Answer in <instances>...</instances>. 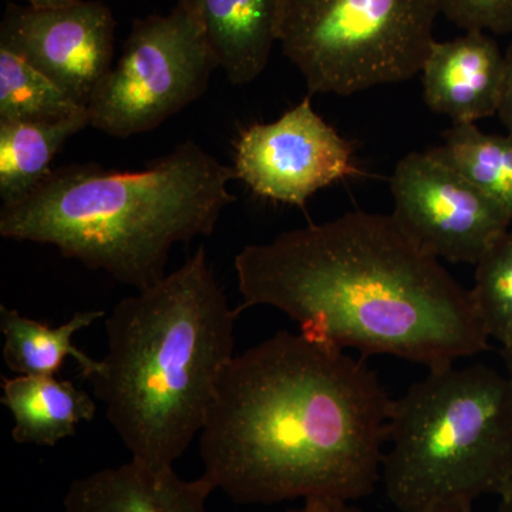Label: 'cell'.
Listing matches in <instances>:
<instances>
[{"label": "cell", "mask_w": 512, "mask_h": 512, "mask_svg": "<svg viewBox=\"0 0 512 512\" xmlns=\"http://www.w3.org/2000/svg\"><path fill=\"white\" fill-rule=\"evenodd\" d=\"M28 2L35 9H59L74 5L77 0H28Z\"/></svg>", "instance_id": "23"}, {"label": "cell", "mask_w": 512, "mask_h": 512, "mask_svg": "<svg viewBox=\"0 0 512 512\" xmlns=\"http://www.w3.org/2000/svg\"><path fill=\"white\" fill-rule=\"evenodd\" d=\"M238 180L194 141L138 171L96 163L52 170L22 200L3 204L0 235L52 245L66 258L137 292L163 281L171 249L210 237L237 201Z\"/></svg>", "instance_id": "4"}, {"label": "cell", "mask_w": 512, "mask_h": 512, "mask_svg": "<svg viewBox=\"0 0 512 512\" xmlns=\"http://www.w3.org/2000/svg\"><path fill=\"white\" fill-rule=\"evenodd\" d=\"M380 481L402 512L474 504L512 484V384L483 363L429 370L390 404Z\"/></svg>", "instance_id": "5"}, {"label": "cell", "mask_w": 512, "mask_h": 512, "mask_svg": "<svg viewBox=\"0 0 512 512\" xmlns=\"http://www.w3.org/2000/svg\"><path fill=\"white\" fill-rule=\"evenodd\" d=\"M503 357L505 369H507V376L512 384V346H510V348H503Z\"/></svg>", "instance_id": "26"}, {"label": "cell", "mask_w": 512, "mask_h": 512, "mask_svg": "<svg viewBox=\"0 0 512 512\" xmlns=\"http://www.w3.org/2000/svg\"><path fill=\"white\" fill-rule=\"evenodd\" d=\"M86 111L32 64L0 47V121L59 123Z\"/></svg>", "instance_id": "18"}, {"label": "cell", "mask_w": 512, "mask_h": 512, "mask_svg": "<svg viewBox=\"0 0 512 512\" xmlns=\"http://www.w3.org/2000/svg\"><path fill=\"white\" fill-rule=\"evenodd\" d=\"M204 32L218 67L234 86L261 76L278 42L281 0H178Z\"/></svg>", "instance_id": "13"}, {"label": "cell", "mask_w": 512, "mask_h": 512, "mask_svg": "<svg viewBox=\"0 0 512 512\" xmlns=\"http://www.w3.org/2000/svg\"><path fill=\"white\" fill-rule=\"evenodd\" d=\"M106 312L74 313L69 322L52 328L23 316L16 309L0 306V330L3 338V359L16 376H56L67 357L79 365L80 376L89 380L99 370L100 360H94L74 345V335L90 328Z\"/></svg>", "instance_id": "15"}, {"label": "cell", "mask_w": 512, "mask_h": 512, "mask_svg": "<svg viewBox=\"0 0 512 512\" xmlns=\"http://www.w3.org/2000/svg\"><path fill=\"white\" fill-rule=\"evenodd\" d=\"M392 194L397 227L437 259L476 265L510 231L512 218L497 201L429 153L397 163Z\"/></svg>", "instance_id": "8"}, {"label": "cell", "mask_w": 512, "mask_h": 512, "mask_svg": "<svg viewBox=\"0 0 512 512\" xmlns=\"http://www.w3.org/2000/svg\"><path fill=\"white\" fill-rule=\"evenodd\" d=\"M234 170L258 197L298 207L357 174L352 147L313 110L309 97L274 123L242 131Z\"/></svg>", "instance_id": "9"}, {"label": "cell", "mask_w": 512, "mask_h": 512, "mask_svg": "<svg viewBox=\"0 0 512 512\" xmlns=\"http://www.w3.org/2000/svg\"><path fill=\"white\" fill-rule=\"evenodd\" d=\"M242 303L271 306L320 343L427 367L488 349L471 292L392 215L348 212L248 245L234 261Z\"/></svg>", "instance_id": "2"}, {"label": "cell", "mask_w": 512, "mask_h": 512, "mask_svg": "<svg viewBox=\"0 0 512 512\" xmlns=\"http://www.w3.org/2000/svg\"><path fill=\"white\" fill-rule=\"evenodd\" d=\"M431 157L497 201L512 218V134H485L474 123L454 124Z\"/></svg>", "instance_id": "17"}, {"label": "cell", "mask_w": 512, "mask_h": 512, "mask_svg": "<svg viewBox=\"0 0 512 512\" xmlns=\"http://www.w3.org/2000/svg\"><path fill=\"white\" fill-rule=\"evenodd\" d=\"M215 490L205 474L184 480L174 468L156 470L131 458L73 480L63 512H208L207 501Z\"/></svg>", "instance_id": "12"}, {"label": "cell", "mask_w": 512, "mask_h": 512, "mask_svg": "<svg viewBox=\"0 0 512 512\" xmlns=\"http://www.w3.org/2000/svg\"><path fill=\"white\" fill-rule=\"evenodd\" d=\"M286 512H360L349 501L342 500H308L303 501L302 507L293 508Z\"/></svg>", "instance_id": "22"}, {"label": "cell", "mask_w": 512, "mask_h": 512, "mask_svg": "<svg viewBox=\"0 0 512 512\" xmlns=\"http://www.w3.org/2000/svg\"><path fill=\"white\" fill-rule=\"evenodd\" d=\"M2 390V404L13 417L12 439L25 446H56L96 416L93 397L56 376L10 377Z\"/></svg>", "instance_id": "14"}, {"label": "cell", "mask_w": 512, "mask_h": 512, "mask_svg": "<svg viewBox=\"0 0 512 512\" xmlns=\"http://www.w3.org/2000/svg\"><path fill=\"white\" fill-rule=\"evenodd\" d=\"M439 13L466 32L512 33V0H434Z\"/></svg>", "instance_id": "20"}, {"label": "cell", "mask_w": 512, "mask_h": 512, "mask_svg": "<svg viewBox=\"0 0 512 512\" xmlns=\"http://www.w3.org/2000/svg\"><path fill=\"white\" fill-rule=\"evenodd\" d=\"M471 298L488 338L512 346V231L495 241L476 264Z\"/></svg>", "instance_id": "19"}, {"label": "cell", "mask_w": 512, "mask_h": 512, "mask_svg": "<svg viewBox=\"0 0 512 512\" xmlns=\"http://www.w3.org/2000/svg\"><path fill=\"white\" fill-rule=\"evenodd\" d=\"M390 404L363 360L281 330L222 373L204 474L238 504L360 500L380 481Z\"/></svg>", "instance_id": "1"}, {"label": "cell", "mask_w": 512, "mask_h": 512, "mask_svg": "<svg viewBox=\"0 0 512 512\" xmlns=\"http://www.w3.org/2000/svg\"><path fill=\"white\" fill-rule=\"evenodd\" d=\"M89 113L59 123L0 121V197L25 198L52 173V161L70 137L89 127Z\"/></svg>", "instance_id": "16"}, {"label": "cell", "mask_w": 512, "mask_h": 512, "mask_svg": "<svg viewBox=\"0 0 512 512\" xmlns=\"http://www.w3.org/2000/svg\"><path fill=\"white\" fill-rule=\"evenodd\" d=\"M434 0H281L278 42L311 94L350 96L423 72Z\"/></svg>", "instance_id": "6"}, {"label": "cell", "mask_w": 512, "mask_h": 512, "mask_svg": "<svg viewBox=\"0 0 512 512\" xmlns=\"http://www.w3.org/2000/svg\"><path fill=\"white\" fill-rule=\"evenodd\" d=\"M498 498H500L498 512H512V484Z\"/></svg>", "instance_id": "25"}, {"label": "cell", "mask_w": 512, "mask_h": 512, "mask_svg": "<svg viewBox=\"0 0 512 512\" xmlns=\"http://www.w3.org/2000/svg\"><path fill=\"white\" fill-rule=\"evenodd\" d=\"M239 315L201 245L177 271L124 298L104 319L107 353L89 382L133 460L174 468L200 436L235 357Z\"/></svg>", "instance_id": "3"}, {"label": "cell", "mask_w": 512, "mask_h": 512, "mask_svg": "<svg viewBox=\"0 0 512 512\" xmlns=\"http://www.w3.org/2000/svg\"><path fill=\"white\" fill-rule=\"evenodd\" d=\"M421 73L427 106L454 124H476L498 113L505 55L487 33L434 42Z\"/></svg>", "instance_id": "11"}, {"label": "cell", "mask_w": 512, "mask_h": 512, "mask_svg": "<svg viewBox=\"0 0 512 512\" xmlns=\"http://www.w3.org/2000/svg\"><path fill=\"white\" fill-rule=\"evenodd\" d=\"M498 116L508 134H512V45L505 53V73L503 94H501L500 107H498Z\"/></svg>", "instance_id": "21"}, {"label": "cell", "mask_w": 512, "mask_h": 512, "mask_svg": "<svg viewBox=\"0 0 512 512\" xmlns=\"http://www.w3.org/2000/svg\"><path fill=\"white\" fill-rule=\"evenodd\" d=\"M426 512H474V507L468 503L447 504Z\"/></svg>", "instance_id": "24"}, {"label": "cell", "mask_w": 512, "mask_h": 512, "mask_svg": "<svg viewBox=\"0 0 512 512\" xmlns=\"http://www.w3.org/2000/svg\"><path fill=\"white\" fill-rule=\"evenodd\" d=\"M200 23L180 2L134 20L119 62L87 106L90 126L117 138L148 133L200 99L217 69Z\"/></svg>", "instance_id": "7"}, {"label": "cell", "mask_w": 512, "mask_h": 512, "mask_svg": "<svg viewBox=\"0 0 512 512\" xmlns=\"http://www.w3.org/2000/svg\"><path fill=\"white\" fill-rule=\"evenodd\" d=\"M114 30L113 12L96 0L59 9L9 5L0 23V47L32 64L87 109L113 67Z\"/></svg>", "instance_id": "10"}]
</instances>
